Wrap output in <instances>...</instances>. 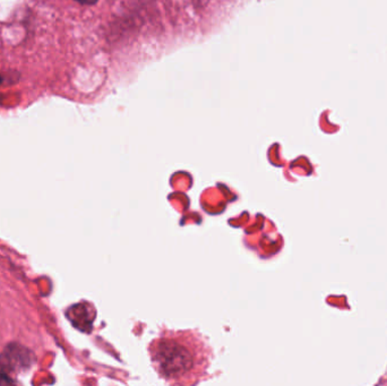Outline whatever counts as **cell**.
<instances>
[{"instance_id":"obj_1","label":"cell","mask_w":387,"mask_h":386,"mask_svg":"<svg viewBox=\"0 0 387 386\" xmlns=\"http://www.w3.org/2000/svg\"><path fill=\"white\" fill-rule=\"evenodd\" d=\"M151 362L169 384H193L206 376L212 350L195 331H164L149 347Z\"/></svg>"},{"instance_id":"obj_2","label":"cell","mask_w":387,"mask_h":386,"mask_svg":"<svg viewBox=\"0 0 387 386\" xmlns=\"http://www.w3.org/2000/svg\"><path fill=\"white\" fill-rule=\"evenodd\" d=\"M26 351L25 349L19 350V347H15L14 349H7L1 357V364L6 367L11 368V370H15L14 367H24L26 365Z\"/></svg>"},{"instance_id":"obj_3","label":"cell","mask_w":387,"mask_h":386,"mask_svg":"<svg viewBox=\"0 0 387 386\" xmlns=\"http://www.w3.org/2000/svg\"><path fill=\"white\" fill-rule=\"evenodd\" d=\"M77 3L83 4V5H94L98 0H76Z\"/></svg>"},{"instance_id":"obj_4","label":"cell","mask_w":387,"mask_h":386,"mask_svg":"<svg viewBox=\"0 0 387 386\" xmlns=\"http://www.w3.org/2000/svg\"><path fill=\"white\" fill-rule=\"evenodd\" d=\"M0 84H1V77H0Z\"/></svg>"}]
</instances>
